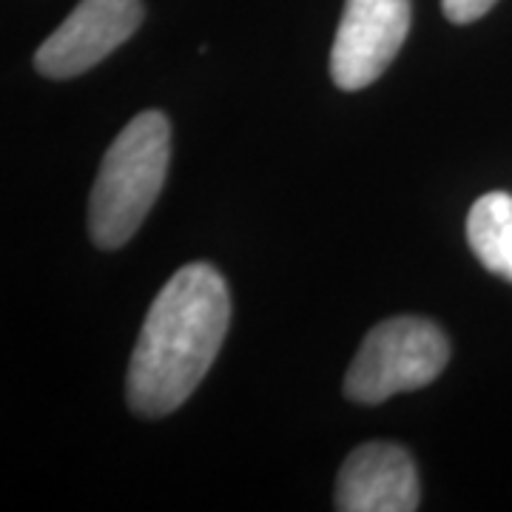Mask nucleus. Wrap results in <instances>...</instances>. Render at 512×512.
<instances>
[{
  "instance_id": "1",
  "label": "nucleus",
  "mask_w": 512,
  "mask_h": 512,
  "mask_svg": "<svg viewBox=\"0 0 512 512\" xmlns=\"http://www.w3.org/2000/svg\"><path fill=\"white\" fill-rule=\"evenodd\" d=\"M228 322L231 296L217 268L194 262L171 276L148 308L131 353V410L146 419L174 413L214 365Z\"/></svg>"
},
{
  "instance_id": "2",
  "label": "nucleus",
  "mask_w": 512,
  "mask_h": 512,
  "mask_svg": "<svg viewBox=\"0 0 512 512\" xmlns=\"http://www.w3.org/2000/svg\"><path fill=\"white\" fill-rule=\"evenodd\" d=\"M171 163V126L163 111H140L106 151L89 200L94 245L114 251L137 234L160 197Z\"/></svg>"
},
{
  "instance_id": "3",
  "label": "nucleus",
  "mask_w": 512,
  "mask_h": 512,
  "mask_svg": "<svg viewBox=\"0 0 512 512\" xmlns=\"http://www.w3.org/2000/svg\"><path fill=\"white\" fill-rule=\"evenodd\" d=\"M450 359L439 325L419 316H396L370 330L350 362L345 393L356 404H382L396 393L436 382Z\"/></svg>"
},
{
  "instance_id": "4",
  "label": "nucleus",
  "mask_w": 512,
  "mask_h": 512,
  "mask_svg": "<svg viewBox=\"0 0 512 512\" xmlns=\"http://www.w3.org/2000/svg\"><path fill=\"white\" fill-rule=\"evenodd\" d=\"M410 32V0H348L336 29L330 74L342 92L379 80Z\"/></svg>"
},
{
  "instance_id": "5",
  "label": "nucleus",
  "mask_w": 512,
  "mask_h": 512,
  "mask_svg": "<svg viewBox=\"0 0 512 512\" xmlns=\"http://www.w3.org/2000/svg\"><path fill=\"white\" fill-rule=\"evenodd\" d=\"M143 15V0H80L37 49L35 69L52 80L89 72L140 29Z\"/></svg>"
},
{
  "instance_id": "6",
  "label": "nucleus",
  "mask_w": 512,
  "mask_h": 512,
  "mask_svg": "<svg viewBox=\"0 0 512 512\" xmlns=\"http://www.w3.org/2000/svg\"><path fill=\"white\" fill-rule=\"evenodd\" d=\"M419 504V473L399 444L373 441L345 458L336 481V510L413 512Z\"/></svg>"
},
{
  "instance_id": "7",
  "label": "nucleus",
  "mask_w": 512,
  "mask_h": 512,
  "mask_svg": "<svg viewBox=\"0 0 512 512\" xmlns=\"http://www.w3.org/2000/svg\"><path fill=\"white\" fill-rule=\"evenodd\" d=\"M467 242L490 274L512 282V194L493 191L476 200L467 217Z\"/></svg>"
},
{
  "instance_id": "8",
  "label": "nucleus",
  "mask_w": 512,
  "mask_h": 512,
  "mask_svg": "<svg viewBox=\"0 0 512 512\" xmlns=\"http://www.w3.org/2000/svg\"><path fill=\"white\" fill-rule=\"evenodd\" d=\"M495 3L498 0H441V12H444V18L450 20V23L464 26V23L484 18Z\"/></svg>"
}]
</instances>
